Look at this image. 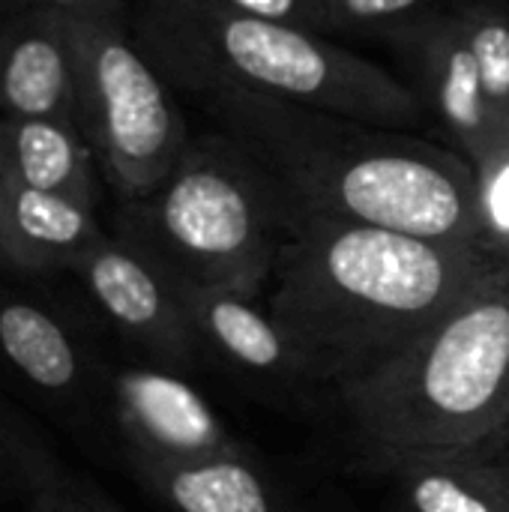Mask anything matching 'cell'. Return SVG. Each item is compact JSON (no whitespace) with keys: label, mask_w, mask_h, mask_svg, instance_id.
<instances>
[{"label":"cell","mask_w":509,"mask_h":512,"mask_svg":"<svg viewBox=\"0 0 509 512\" xmlns=\"http://www.w3.org/2000/svg\"><path fill=\"white\" fill-rule=\"evenodd\" d=\"M501 267L507 261L489 246L294 219L264 303L300 378L339 393L393 360Z\"/></svg>","instance_id":"obj_1"},{"label":"cell","mask_w":509,"mask_h":512,"mask_svg":"<svg viewBox=\"0 0 509 512\" xmlns=\"http://www.w3.org/2000/svg\"><path fill=\"white\" fill-rule=\"evenodd\" d=\"M195 99L273 177L288 228L294 219H330L489 246L477 174L459 150L228 84L204 87Z\"/></svg>","instance_id":"obj_2"},{"label":"cell","mask_w":509,"mask_h":512,"mask_svg":"<svg viewBox=\"0 0 509 512\" xmlns=\"http://www.w3.org/2000/svg\"><path fill=\"white\" fill-rule=\"evenodd\" d=\"M135 42L156 72L195 96L228 84L387 129L429 120L411 84L324 33L237 15L207 0H141Z\"/></svg>","instance_id":"obj_3"},{"label":"cell","mask_w":509,"mask_h":512,"mask_svg":"<svg viewBox=\"0 0 509 512\" xmlns=\"http://www.w3.org/2000/svg\"><path fill=\"white\" fill-rule=\"evenodd\" d=\"M339 399L372 459L507 447L509 264Z\"/></svg>","instance_id":"obj_4"},{"label":"cell","mask_w":509,"mask_h":512,"mask_svg":"<svg viewBox=\"0 0 509 512\" xmlns=\"http://www.w3.org/2000/svg\"><path fill=\"white\" fill-rule=\"evenodd\" d=\"M117 237L177 282L264 297L288 240V207L249 150L207 132L189 141L156 192L120 204Z\"/></svg>","instance_id":"obj_5"},{"label":"cell","mask_w":509,"mask_h":512,"mask_svg":"<svg viewBox=\"0 0 509 512\" xmlns=\"http://www.w3.org/2000/svg\"><path fill=\"white\" fill-rule=\"evenodd\" d=\"M75 126L120 201L156 192L192 135L171 84L144 57L114 12L75 15Z\"/></svg>","instance_id":"obj_6"},{"label":"cell","mask_w":509,"mask_h":512,"mask_svg":"<svg viewBox=\"0 0 509 512\" xmlns=\"http://www.w3.org/2000/svg\"><path fill=\"white\" fill-rule=\"evenodd\" d=\"M459 6L396 30L384 42L405 60L411 87L423 99L429 117L441 123L471 168L480 171L509 156V132L489 105Z\"/></svg>","instance_id":"obj_7"},{"label":"cell","mask_w":509,"mask_h":512,"mask_svg":"<svg viewBox=\"0 0 509 512\" xmlns=\"http://www.w3.org/2000/svg\"><path fill=\"white\" fill-rule=\"evenodd\" d=\"M102 315L168 366H195L198 336L174 276L129 240L108 234L75 270Z\"/></svg>","instance_id":"obj_8"},{"label":"cell","mask_w":509,"mask_h":512,"mask_svg":"<svg viewBox=\"0 0 509 512\" xmlns=\"http://www.w3.org/2000/svg\"><path fill=\"white\" fill-rule=\"evenodd\" d=\"M111 396L138 459L189 462L243 450L201 390L168 369H123L114 375Z\"/></svg>","instance_id":"obj_9"},{"label":"cell","mask_w":509,"mask_h":512,"mask_svg":"<svg viewBox=\"0 0 509 512\" xmlns=\"http://www.w3.org/2000/svg\"><path fill=\"white\" fill-rule=\"evenodd\" d=\"M0 114L75 123L72 12L24 0L0 15Z\"/></svg>","instance_id":"obj_10"},{"label":"cell","mask_w":509,"mask_h":512,"mask_svg":"<svg viewBox=\"0 0 509 512\" xmlns=\"http://www.w3.org/2000/svg\"><path fill=\"white\" fill-rule=\"evenodd\" d=\"M105 237L90 204L30 189L3 174V243L9 270L75 273Z\"/></svg>","instance_id":"obj_11"},{"label":"cell","mask_w":509,"mask_h":512,"mask_svg":"<svg viewBox=\"0 0 509 512\" xmlns=\"http://www.w3.org/2000/svg\"><path fill=\"white\" fill-rule=\"evenodd\" d=\"M177 282V279H174ZM201 354H213L225 366L273 381H303L294 351L282 327L267 312L264 297L228 288H201L177 282Z\"/></svg>","instance_id":"obj_12"},{"label":"cell","mask_w":509,"mask_h":512,"mask_svg":"<svg viewBox=\"0 0 509 512\" xmlns=\"http://www.w3.org/2000/svg\"><path fill=\"white\" fill-rule=\"evenodd\" d=\"M0 171L96 207V156L72 120L0 114Z\"/></svg>","instance_id":"obj_13"},{"label":"cell","mask_w":509,"mask_h":512,"mask_svg":"<svg viewBox=\"0 0 509 512\" xmlns=\"http://www.w3.org/2000/svg\"><path fill=\"white\" fill-rule=\"evenodd\" d=\"M144 486L177 512H276L264 474L243 450L189 459L153 462L132 456Z\"/></svg>","instance_id":"obj_14"},{"label":"cell","mask_w":509,"mask_h":512,"mask_svg":"<svg viewBox=\"0 0 509 512\" xmlns=\"http://www.w3.org/2000/svg\"><path fill=\"white\" fill-rule=\"evenodd\" d=\"M0 360L33 390L75 396L87 366L66 324L45 306L21 297H0Z\"/></svg>","instance_id":"obj_15"},{"label":"cell","mask_w":509,"mask_h":512,"mask_svg":"<svg viewBox=\"0 0 509 512\" xmlns=\"http://www.w3.org/2000/svg\"><path fill=\"white\" fill-rule=\"evenodd\" d=\"M405 512H509V495L483 456H378Z\"/></svg>","instance_id":"obj_16"},{"label":"cell","mask_w":509,"mask_h":512,"mask_svg":"<svg viewBox=\"0 0 509 512\" xmlns=\"http://www.w3.org/2000/svg\"><path fill=\"white\" fill-rule=\"evenodd\" d=\"M459 9L489 105L509 132V0H465Z\"/></svg>","instance_id":"obj_17"},{"label":"cell","mask_w":509,"mask_h":512,"mask_svg":"<svg viewBox=\"0 0 509 512\" xmlns=\"http://www.w3.org/2000/svg\"><path fill=\"white\" fill-rule=\"evenodd\" d=\"M465 0H324V33L387 39Z\"/></svg>","instance_id":"obj_18"},{"label":"cell","mask_w":509,"mask_h":512,"mask_svg":"<svg viewBox=\"0 0 509 512\" xmlns=\"http://www.w3.org/2000/svg\"><path fill=\"white\" fill-rule=\"evenodd\" d=\"M486 243L509 264V156L474 171Z\"/></svg>","instance_id":"obj_19"},{"label":"cell","mask_w":509,"mask_h":512,"mask_svg":"<svg viewBox=\"0 0 509 512\" xmlns=\"http://www.w3.org/2000/svg\"><path fill=\"white\" fill-rule=\"evenodd\" d=\"M207 3H216L237 15L324 33V0H207Z\"/></svg>","instance_id":"obj_20"},{"label":"cell","mask_w":509,"mask_h":512,"mask_svg":"<svg viewBox=\"0 0 509 512\" xmlns=\"http://www.w3.org/2000/svg\"><path fill=\"white\" fill-rule=\"evenodd\" d=\"M33 512H117L105 507L102 501L90 498L87 492L75 489L63 477H42L36 483Z\"/></svg>","instance_id":"obj_21"},{"label":"cell","mask_w":509,"mask_h":512,"mask_svg":"<svg viewBox=\"0 0 509 512\" xmlns=\"http://www.w3.org/2000/svg\"><path fill=\"white\" fill-rule=\"evenodd\" d=\"M63 12H75V15H96V12H114L117 0H45Z\"/></svg>","instance_id":"obj_22"},{"label":"cell","mask_w":509,"mask_h":512,"mask_svg":"<svg viewBox=\"0 0 509 512\" xmlns=\"http://www.w3.org/2000/svg\"><path fill=\"white\" fill-rule=\"evenodd\" d=\"M483 459L492 465V471L498 474V480L504 483V489H507L509 495V444L507 447H501V450H495V453H486Z\"/></svg>","instance_id":"obj_23"},{"label":"cell","mask_w":509,"mask_h":512,"mask_svg":"<svg viewBox=\"0 0 509 512\" xmlns=\"http://www.w3.org/2000/svg\"><path fill=\"white\" fill-rule=\"evenodd\" d=\"M0 270H9V261H6V243H3V174H0Z\"/></svg>","instance_id":"obj_24"},{"label":"cell","mask_w":509,"mask_h":512,"mask_svg":"<svg viewBox=\"0 0 509 512\" xmlns=\"http://www.w3.org/2000/svg\"><path fill=\"white\" fill-rule=\"evenodd\" d=\"M24 0H0V15H6L9 9H15V6H21Z\"/></svg>","instance_id":"obj_25"}]
</instances>
